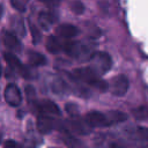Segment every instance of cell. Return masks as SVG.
Instances as JSON below:
<instances>
[{"label":"cell","mask_w":148,"mask_h":148,"mask_svg":"<svg viewBox=\"0 0 148 148\" xmlns=\"http://www.w3.org/2000/svg\"><path fill=\"white\" fill-rule=\"evenodd\" d=\"M73 75L76 80L82 81L83 83L91 86L99 91H106L109 88V84L106 81L99 77V74L92 68V67H83V68H76L73 72Z\"/></svg>","instance_id":"obj_1"},{"label":"cell","mask_w":148,"mask_h":148,"mask_svg":"<svg viewBox=\"0 0 148 148\" xmlns=\"http://www.w3.org/2000/svg\"><path fill=\"white\" fill-rule=\"evenodd\" d=\"M124 135L126 139L138 147H148V128L142 126H134L125 128Z\"/></svg>","instance_id":"obj_2"},{"label":"cell","mask_w":148,"mask_h":148,"mask_svg":"<svg viewBox=\"0 0 148 148\" xmlns=\"http://www.w3.org/2000/svg\"><path fill=\"white\" fill-rule=\"evenodd\" d=\"M3 59L6 60L9 68H12V71H16L24 79H32L34 77V74H32L31 69H29L25 65H23L21 62V60L14 53H12L10 51L3 52Z\"/></svg>","instance_id":"obj_3"},{"label":"cell","mask_w":148,"mask_h":148,"mask_svg":"<svg viewBox=\"0 0 148 148\" xmlns=\"http://www.w3.org/2000/svg\"><path fill=\"white\" fill-rule=\"evenodd\" d=\"M92 61V68L98 74H105L112 66L111 57L106 52H95L90 57Z\"/></svg>","instance_id":"obj_4"},{"label":"cell","mask_w":148,"mask_h":148,"mask_svg":"<svg viewBox=\"0 0 148 148\" xmlns=\"http://www.w3.org/2000/svg\"><path fill=\"white\" fill-rule=\"evenodd\" d=\"M86 123L92 128V127H104V126H111L110 119L108 117L106 112L101 111H90L84 117Z\"/></svg>","instance_id":"obj_5"},{"label":"cell","mask_w":148,"mask_h":148,"mask_svg":"<svg viewBox=\"0 0 148 148\" xmlns=\"http://www.w3.org/2000/svg\"><path fill=\"white\" fill-rule=\"evenodd\" d=\"M65 132L68 134L71 132H74L76 134L87 135L91 132V127L86 123V120H80L76 118H72L69 120L65 121Z\"/></svg>","instance_id":"obj_6"},{"label":"cell","mask_w":148,"mask_h":148,"mask_svg":"<svg viewBox=\"0 0 148 148\" xmlns=\"http://www.w3.org/2000/svg\"><path fill=\"white\" fill-rule=\"evenodd\" d=\"M128 87H130V83H128V79L120 74V75H116L111 83H110V89H111V92L114 95V96H124L127 90H128Z\"/></svg>","instance_id":"obj_7"},{"label":"cell","mask_w":148,"mask_h":148,"mask_svg":"<svg viewBox=\"0 0 148 148\" xmlns=\"http://www.w3.org/2000/svg\"><path fill=\"white\" fill-rule=\"evenodd\" d=\"M58 121L59 120L54 119L51 116L38 114V117H37V130L42 134H47V133L52 132L53 130L58 128Z\"/></svg>","instance_id":"obj_8"},{"label":"cell","mask_w":148,"mask_h":148,"mask_svg":"<svg viewBox=\"0 0 148 148\" xmlns=\"http://www.w3.org/2000/svg\"><path fill=\"white\" fill-rule=\"evenodd\" d=\"M3 96H5L6 102L10 106H14V108L18 106L21 104V102H22L21 91L17 88V86L14 84V83H9V84L6 86L5 91H3Z\"/></svg>","instance_id":"obj_9"},{"label":"cell","mask_w":148,"mask_h":148,"mask_svg":"<svg viewBox=\"0 0 148 148\" xmlns=\"http://www.w3.org/2000/svg\"><path fill=\"white\" fill-rule=\"evenodd\" d=\"M64 52L72 58H81L86 52L87 47L80 42H74L69 39L64 40Z\"/></svg>","instance_id":"obj_10"},{"label":"cell","mask_w":148,"mask_h":148,"mask_svg":"<svg viewBox=\"0 0 148 148\" xmlns=\"http://www.w3.org/2000/svg\"><path fill=\"white\" fill-rule=\"evenodd\" d=\"M36 110L39 114H46V116H60V109L59 106L49 99H42L35 103Z\"/></svg>","instance_id":"obj_11"},{"label":"cell","mask_w":148,"mask_h":148,"mask_svg":"<svg viewBox=\"0 0 148 148\" xmlns=\"http://www.w3.org/2000/svg\"><path fill=\"white\" fill-rule=\"evenodd\" d=\"M80 32V30L73 25V24H68V23H62V24H59L57 28H56V34L62 38V39H71L75 36H77Z\"/></svg>","instance_id":"obj_12"},{"label":"cell","mask_w":148,"mask_h":148,"mask_svg":"<svg viewBox=\"0 0 148 148\" xmlns=\"http://www.w3.org/2000/svg\"><path fill=\"white\" fill-rule=\"evenodd\" d=\"M2 42L5 44V46L9 50V51H20L22 49V44L18 40L17 36L14 32L10 31H3L2 35Z\"/></svg>","instance_id":"obj_13"},{"label":"cell","mask_w":148,"mask_h":148,"mask_svg":"<svg viewBox=\"0 0 148 148\" xmlns=\"http://www.w3.org/2000/svg\"><path fill=\"white\" fill-rule=\"evenodd\" d=\"M46 49L51 53H58L64 51V40L56 36H50L46 40Z\"/></svg>","instance_id":"obj_14"},{"label":"cell","mask_w":148,"mask_h":148,"mask_svg":"<svg viewBox=\"0 0 148 148\" xmlns=\"http://www.w3.org/2000/svg\"><path fill=\"white\" fill-rule=\"evenodd\" d=\"M28 60H29V64L31 66H35V67L46 65V58L42 53L34 51V50L28 52Z\"/></svg>","instance_id":"obj_15"},{"label":"cell","mask_w":148,"mask_h":148,"mask_svg":"<svg viewBox=\"0 0 148 148\" xmlns=\"http://www.w3.org/2000/svg\"><path fill=\"white\" fill-rule=\"evenodd\" d=\"M54 20H56V16L50 12H40V14L38 16V21H39L40 25L43 27V29H45V30H47L50 28V25L54 22Z\"/></svg>","instance_id":"obj_16"},{"label":"cell","mask_w":148,"mask_h":148,"mask_svg":"<svg viewBox=\"0 0 148 148\" xmlns=\"http://www.w3.org/2000/svg\"><path fill=\"white\" fill-rule=\"evenodd\" d=\"M108 117L110 119V124L111 125H116V124H120V123H124L126 119H127V114L121 112V111H118V110H112V111H108Z\"/></svg>","instance_id":"obj_17"},{"label":"cell","mask_w":148,"mask_h":148,"mask_svg":"<svg viewBox=\"0 0 148 148\" xmlns=\"http://www.w3.org/2000/svg\"><path fill=\"white\" fill-rule=\"evenodd\" d=\"M12 25L15 30L16 34L20 32L21 36H24L25 34V28H24V23H23V20L20 17V16H14L12 18Z\"/></svg>","instance_id":"obj_18"},{"label":"cell","mask_w":148,"mask_h":148,"mask_svg":"<svg viewBox=\"0 0 148 148\" xmlns=\"http://www.w3.org/2000/svg\"><path fill=\"white\" fill-rule=\"evenodd\" d=\"M132 114L136 120H146L148 119V108L142 105L132 110Z\"/></svg>","instance_id":"obj_19"},{"label":"cell","mask_w":148,"mask_h":148,"mask_svg":"<svg viewBox=\"0 0 148 148\" xmlns=\"http://www.w3.org/2000/svg\"><path fill=\"white\" fill-rule=\"evenodd\" d=\"M69 8H71V10H72L73 13H75V14H77V15H80V14H82V13L84 12V5H83V2L80 1V0H74V1H72L71 5H69Z\"/></svg>","instance_id":"obj_20"},{"label":"cell","mask_w":148,"mask_h":148,"mask_svg":"<svg viewBox=\"0 0 148 148\" xmlns=\"http://www.w3.org/2000/svg\"><path fill=\"white\" fill-rule=\"evenodd\" d=\"M66 111L72 116V118H76L77 116H79V109H77V106L75 105V104H73V103H67L66 104Z\"/></svg>","instance_id":"obj_21"},{"label":"cell","mask_w":148,"mask_h":148,"mask_svg":"<svg viewBox=\"0 0 148 148\" xmlns=\"http://www.w3.org/2000/svg\"><path fill=\"white\" fill-rule=\"evenodd\" d=\"M30 31H31V36H32V39H34V43H38L39 39H40V32L39 30L34 25V24H30Z\"/></svg>","instance_id":"obj_22"},{"label":"cell","mask_w":148,"mask_h":148,"mask_svg":"<svg viewBox=\"0 0 148 148\" xmlns=\"http://www.w3.org/2000/svg\"><path fill=\"white\" fill-rule=\"evenodd\" d=\"M10 3L13 8H15L17 12H25V6L21 0H10Z\"/></svg>","instance_id":"obj_23"},{"label":"cell","mask_w":148,"mask_h":148,"mask_svg":"<svg viewBox=\"0 0 148 148\" xmlns=\"http://www.w3.org/2000/svg\"><path fill=\"white\" fill-rule=\"evenodd\" d=\"M3 148H23V147H22L21 143L16 142L15 140L8 139V140H6V141L3 142Z\"/></svg>","instance_id":"obj_24"},{"label":"cell","mask_w":148,"mask_h":148,"mask_svg":"<svg viewBox=\"0 0 148 148\" xmlns=\"http://www.w3.org/2000/svg\"><path fill=\"white\" fill-rule=\"evenodd\" d=\"M25 94L28 95V97L29 98H34L35 96H36V90L31 87V86H28V87H25Z\"/></svg>","instance_id":"obj_25"},{"label":"cell","mask_w":148,"mask_h":148,"mask_svg":"<svg viewBox=\"0 0 148 148\" xmlns=\"http://www.w3.org/2000/svg\"><path fill=\"white\" fill-rule=\"evenodd\" d=\"M62 0H46V2L49 3H52V5H58L59 2H61Z\"/></svg>","instance_id":"obj_26"},{"label":"cell","mask_w":148,"mask_h":148,"mask_svg":"<svg viewBox=\"0 0 148 148\" xmlns=\"http://www.w3.org/2000/svg\"><path fill=\"white\" fill-rule=\"evenodd\" d=\"M111 148H124V147H121V146H117V145H113V146H111Z\"/></svg>","instance_id":"obj_27"}]
</instances>
